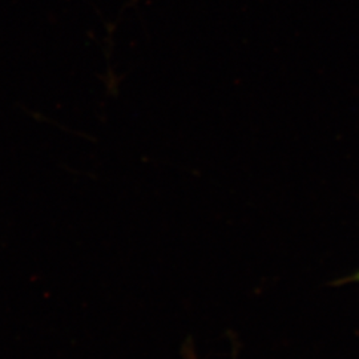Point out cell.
Here are the masks:
<instances>
[{
    "label": "cell",
    "mask_w": 359,
    "mask_h": 359,
    "mask_svg": "<svg viewBox=\"0 0 359 359\" xmlns=\"http://www.w3.org/2000/svg\"><path fill=\"white\" fill-rule=\"evenodd\" d=\"M358 278H359V276H358Z\"/></svg>",
    "instance_id": "obj_1"
}]
</instances>
